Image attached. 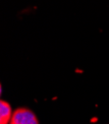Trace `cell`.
Segmentation results:
<instances>
[{"label":"cell","mask_w":109,"mask_h":124,"mask_svg":"<svg viewBox=\"0 0 109 124\" xmlns=\"http://www.w3.org/2000/svg\"><path fill=\"white\" fill-rule=\"evenodd\" d=\"M9 124H39V122L32 110L25 107H20L13 112Z\"/></svg>","instance_id":"1"},{"label":"cell","mask_w":109,"mask_h":124,"mask_svg":"<svg viewBox=\"0 0 109 124\" xmlns=\"http://www.w3.org/2000/svg\"><path fill=\"white\" fill-rule=\"evenodd\" d=\"M12 108L7 101H0V124H9L12 118Z\"/></svg>","instance_id":"2"}]
</instances>
